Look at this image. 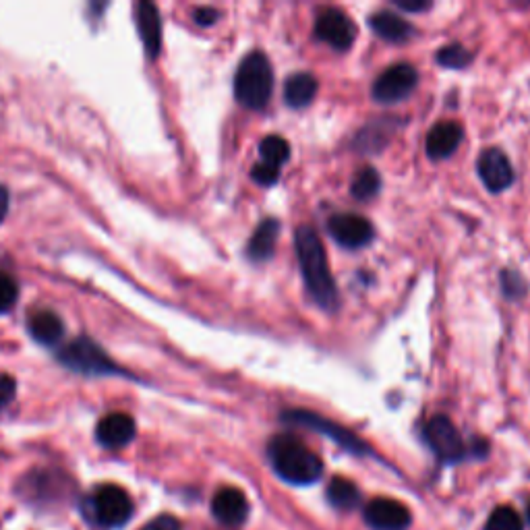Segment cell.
I'll return each instance as SVG.
<instances>
[{
  "label": "cell",
  "instance_id": "3",
  "mask_svg": "<svg viewBox=\"0 0 530 530\" xmlns=\"http://www.w3.org/2000/svg\"><path fill=\"white\" fill-rule=\"evenodd\" d=\"M274 90V71L261 50L249 52L234 75V98L249 110L268 106Z\"/></svg>",
  "mask_w": 530,
  "mask_h": 530
},
{
  "label": "cell",
  "instance_id": "14",
  "mask_svg": "<svg viewBox=\"0 0 530 530\" xmlns=\"http://www.w3.org/2000/svg\"><path fill=\"white\" fill-rule=\"evenodd\" d=\"M212 514L224 526H241L249 516V502L241 489L224 487L212 499Z\"/></svg>",
  "mask_w": 530,
  "mask_h": 530
},
{
  "label": "cell",
  "instance_id": "19",
  "mask_svg": "<svg viewBox=\"0 0 530 530\" xmlns=\"http://www.w3.org/2000/svg\"><path fill=\"white\" fill-rule=\"evenodd\" d=\"M280 234V222L274 218H265L253 232L247 245V255L251 261H268L274 255V247Z\"/></svg>",
  "mask_w": 530,
  "mask_h": 530
},
{
  "label": "cell",
  "instance_id": "8",
  "mask_svg": "<svg viewBox=\"0 0 530 530\" xmlns=\"http://www.w3.org/2000/svg\"><path fill=\"white\" fill-rule=\"evenodd\" d=\"M417 83H419L417 69L408 63H398L388 67L375 79L371 96L379 104H396L406 100L417 87Z\"/></svg>",
  "mask_w": 530,
  "mask_h": 530
},
{
  "label": "cell",
  "instance_id": "1",
  "mask_svg": "<svg viewBox=\"0 0 530 530\" xmlns=\"http://www.w3.org/2000/svg\"><path fill=\"white\" fill-rule=\"evenodd\" d=\"M294 245H297L301 272H303L309 294L321 309L336 311L338 309V288L330 272L326 249H323L317 232L311 226H301L297 234H294Z\"/></svg>",
  "mask_w": 530,
  "mask_h": 530
},
{
  "label": "cell",
  "instance_id": "7",
  "mask_svg": "<svg viewBox=\"0 0 530 530\" xmlns=\"http://www.w3.org/2000/svg\"><path fill=\"white\" fill-rule=\"evenodd\" d=\"M423 437L427 441V446L441 462H460L468 454L464 439L458 433L456 425L444 415H437L427 421Z\"/></svg>",
  "mask_w": 530,
  "mask_h": 530
},
{
  "label": "cell",
  "instance_id": "24",
  "mask_svg": "<svg viewBox=\"0 0 530 530\" xmlns=\"http://www.w3.org/2000/svg\"><path fill=\"white\" fill-rule=\"evenodd\" d=\"M485 530H522V518L514 508L499 506L487 518Z\"/></svg>",
  "mask_w": 530,
  "mask_h": 530
},
{
  "label": "cell",
  "instance_id": "16",
  "mask_svg": "<svg viewBox=\"0 0 530 530\" xmlns=\"http://www.w3.org/2000/svg\"><path fill=\"white\" fill-rule=\"evenodd\" d=\"M462 141V127L458 123L446 121L435 125L425 141L427 156L433 160H444L450 158Z\"/></svg>",
  "mask_w": 530,
  "mask_h": 530
},
{
  "label": "cell",
  "instance_id": "25",
  "mask_svg": "<svg viewBox=\"0 0 530 530\" xmlns=\"http://www.w3.org/2000/svg\"><path fill=\"white\" fill-rule=\"evenodd\" d=\"M470 61H473V52L462 44H450L437 52V63L446 69H464Z\"/></svg>",
  "mask_w": 530,
  "mask_h": 530
},
{
  "label": "cell",
  "instance_id": "2",
  "mask_svg": "<svg viewBox=\"0 0 530 530\" xmlns=\"http://www.w3.org/2000/svg\"><path fill=\"white\" fill-rule=\"evenodd\" d=\"M270 462L276 475L292 485H311L319 481L323 462L294 435H276L268 446Z\"/></svg>",
  "mask_w": 530,
  "mask_h": 530
},
{
  "label": "cell",
  "instance_id": "21",
  "mask_svg": "<svg viewBox=\"0 0 530 530\" xmlns=\"http://www.w3.org/2000/svg\"><path fill=\"white\" fill-rule=\"evenodd\" d=\"M328 502L338 510H355L361 504V491L352 481L334 477L328 485Z\"/></svg>",
  "mask_w": 530,
  "mask_h": 530
},
{
  "label": "cell",
  "instance_id": "18",
  "mask_svg": "<svg viewBox=\"0 0 530 530\" xmlns=\"http://www.w3.org/2000/svg\"><path fill=\"white\" fill-rule=\"evenodd\" d=\"M27 332L36 342L44 346H54L65 336V323L52 311H34L27 317Z\"/></svg>",
  "mask_w": 530,
  "mask_h": 530
},
{
  "label": "cell",
  "instance_id": "20",
  "mask_svg": "<svg viewBox=\"0 0 530 530\" xmlns=\"http://www.w3.org/2000/svg\"><path fill=\"white\" fill-rule=\"evenodd\" d=\"M317 79L311 73H294L286 79L284 100L292 108H305L317 94Z\"/></svg>",
  "mask_w": 530,
  "mask_h": 530
},
{
  "label": "cell",
  "instance_id": "34",
  "mask_svg": "<svg viewBox=\"0 0 530 530\" xmlns=\"http://www.w3.org/2000/svg\"><path fill=\"white\" fill-rule=\"evenodd\" d=\"M528 522H530V506H528Z\"/></svg>",
  "mask_w": 530,
  "mask_h": 530
},
{
  "label": "cell",
  "instance_id": "5",
  "mask_svg": "<svg viewBox=\"0 0 530 530\" xmlns=\"http://www.w3.org/2000/svg\"><path fill=\"white\" fill-rule=\"evenodd\" d=\"M282 421L286 423H292V425H301V427H307V429H313L321 435H326L330 437L332 441H336V444L350 452V454H355V456H367L371 454V448L365 444V441L355 435V433H350L346 427L330 421V419H323L321 415H315V412H309V410H288L282 415Z\"/></svg>",
  "mask_w": 530,
  "mask_h": 530
},
{
  "label": "cell",
  "instance_id": "28",
  "mask_svg": "<svg viewBox=\"0 0 530 530\" xmlns=\"http://www.w3.org/2000/svg\"><path fill=\"white\" fill-rule=\"evenodd\" d=\"M502 286H504L506 297H510V299L522 297V294H524V280L520 278V274H516L512 270H506L502 274Z\"/></svg>",
  "mask_w": 530,
  "mask_h": 530
},
{
  "label": "cell",
  "instance_id": "33",
  "mask_svg": "<svg viewBox=\"0 0 530 530\" xmlns=\"http://www.w3.org/2000/svg\"><path fill=\"white\" fill-rule=\"evenodd\" d=\"M7 212H9V191L7 187L0 185V222L5 220Z\"/></svg>",
  "mask_w": 530,
  "mask_h": 530
},
{
  "label": "cell",
  "instance_id": "9",
  "mask_svg": "<svg viewBox=\"0 0 530 530\" xmlns=\"http://www.w3.org/2000/svg\"><path fill=\"white\" fill-rule=\"evenodd\" d=\"M357 25L352 19L334 7L319 11L315 19V36L336 50H348L357 40Z\"/></svg>",
  "mask_w": 530,
  "mask_h": 530
},
{
  "label": "cell",
  "instance_id": "13",
  "mask_svg": "<svg viewBox=\"0 0 530 530\" xmlns=\"http://www.w3.org/2000/svg\"><path fill=\"white\" fill-rule=\"evenodd\" d=\"M135 433L137 425L127 412H110V415H106L96 427L98 441L108 450L125 448L127 444H131Z\"/></svg>",
  "mask_w": 530,
  "mask_h": 530
},
{
  "label": "cell",
  "instance_id": "10",
  "mask_svg": "<svg viewBox=\"0 0 530 530\" xmlns=\"http://www.w3.org/2000/svg\"><path fill=\"white\" fill-rule=\"evenodd\" d=\"M332 239L346 249H361L373 241V226L359 214H336L328 220Z\"/></svg>",
  "mask_w": 530,
  "mask_h": 530
},
{
  "label": "cell",
  "instance_id": "31",
  "mask_svg": "<svg viewBox=\"0 0 530 530\" xmlns=\"http://www.w3.org/2000/svg\"><path fill=\"white\" fill-rule=\"evenodd\" d=\"M193 17H195V23L197 25L208 27V25H214L218 21L220 13L216 9H212V7H201V9H195Z\"/></svg>",
  "mask_w": 530,
  "mask_h": 530
},
{
  "label": "cell",
  "instance_id": "6",
  "mask_svg": "<svg viewBox=\"0 0 530 530\" xmlns=\"http://www.w3.org/2000/svg\"><path fill=\"white\" fill-rule=\"evenodd\" d=\"M94 518L104 528H121L133 516V499L119 485H102L92 497Z\"/></svg>",
  "mask_w": 530,
  "mask_h": 530
},
{
  "label": "cell",
  "instance_id": "22",
  "mask_svg": "<svg viewBox=\"0 0 530 530\" xmlns=\"http://www.w3.org/2000/svg\"><path fill=\"white\" fill-rule=\"evenodd\" d=\"M259 154L261 162L280 168L290 158V145L280 135H268L263 137L259 143Z\"/></svg>",
  "mask_w": 530,
  "mask_h": 530
},
{
  "label": "cell",
  "instance_id": "17",
  "mask_svg": "<svg viewBox=\"0 0 530 530\" xmlns=\"http://www.w3.org/2000/svg\"><path fill=\"white\" fill-rule=\"evenodd\" d=\"M369 25L381 40L392 42V44H404L412 36H415V27H412L400 15L390 13V11H379V13L371 15Z\"/></svg>",
  "mask_w": 530,
  "mask_h": 530
},
{
  "label": "cell",
  "instance_id": "29",
  "mask_svg": "<svg viewBox=\"0 0 530 530\" xmlns=\"http://www.w3.org/2000/svg\"><path fill=\"white\" fill-rule=\"evenodd\" d=\"M17 392V381L11 375H0V410H5Z\"/></svg>",
  "mask_w": 530,
  "mask_h": 530
},
{
  "label": "cell",
  "instance_id": "11",
  "mask_svg": "<svg viewBox=\"0 0 530 530\" xmlns=\"http://www.w3.org/2000/svg\"><path fill=\"white\" fill-rule=\"evenodd\" d=\"M365 522L373 530H406L410 526V512L396 499L377 497L365 506Z\"/></svg>",
  "mask_w": 530,
  "mask_h": 530
},
{
  "label": "cell",
  "instance_id": "12",
  "mask_svg": "<svg viewBox=\"0 0 530 530\" xmlns=\"http://www.w3.org/2000/svg\"><path fill=\"white\" fill-rule=\"evenodd\" d=\"M477 170L483 185L491 193H502L514 183V168L508 156L502 150H497V147H491V150H485L481 154Z\"/></svg>",
  "mask_w": 530,
  "mask_h": 530
},
{
  "label": "cell",
  "instance_id": "15",
  "mask_svg": "<svg viewBox=\"0 0 530 530\" xmlns=\"http://www.w3.org/2000/svg\"><path fill=\"white\" fill-rule=\"evenodd\" d=\"M137 27L147 56L156 58L162 48V21L154 3H137Z\"/></svg>",
  "mask_w": 530,
  "mask_h": 530
},
{
  "label": "cell",
  "instance_id": "26",
  "mask_svg": "<svg viewBox=\"0 0 530 530\" xmlns=\"http://www.w3.org/2000/svg\"><path fill=\"white\" fill-rule=\"evenodd\" d=\"M17 297H19L17 280L9 272L0 270V313H7L15 305Z\"/></svg>",
  "mask_w": 530,
  "mask_h": 530
},
{
  "label": "cell",
  "instance_id": "30",
  "mask_svg": "<svg viewBox=\"0 0 530 530\" xmlns=\"http://www.w3.org/2000/svg\"><path fill=\"white\" fill-rule=\"evenodd\" d=\"M139 530H183V526L174 516H158L143 524Z\"/></svg>",
  "mask_w": 530,
  "mask_h": 530
},
{
  "label": "cell",
  "instance_id": "4",
  "mask_svg": "<svg viewBox=\"0 0 530 530\" xmlns=\"http://www.w3.org/2000/svg\"><path fill=\"white\" fill-rule=\"evenodd\" d=\"M65 367L83 373V375H116L121 369L116 367L114 361L90 338H77L69 346H65L58 355Z\"/></svg>",
  "mask_w": 530,
  "mask_h": 530
},
{
  "label": "cell",
  "instance_id": "27",
  "mask_svg": "<svg viewBox=\"0 0 530 530\" xmlns=\"http://www.w3.org/2000/svg\"><path fill=\"white\" fill-rule=\"evenodd\" d=\"M251 179H253L257 185L272 187V185H276L278 179H280V168L259 162V164H255L253 170H251Z\"/></svg>",
  "mask_w": 530,
  "mask_h": 530
},
{
  "label": "cell",
  "instance_id": "23",
  "mask_svg": "<svg viewBox=\"0 0 530 530\" xmlns=\"http://www.w3.org/2000/svg\"><path fill=\"white\" fill-rule=\"evenodd\" d=\"M381 189V179H379V172L371 166L363 168L357 172L355 179H352V187L350 193L355 195L359 201H369L373 199Z\"/></svg>",
  "mask_w": 530,
  "mask_h": 530
},
{
  "label": "cell",
  "instance_id": "32",
  "mask_svg": "<svg viewBox=\"0 0 530 530\" xmlns=\"http://www.w3.org/2000/svg\"><path fill=\"white\" fill-rule=\"evenodd\" d=\"M396 7H400L406 13H421V11H427L431 7V3H408V0L404 3V0H398Z\"/></svg>",
  "mask_w": 530,
  "mask_h": 530
}]
</instances>
